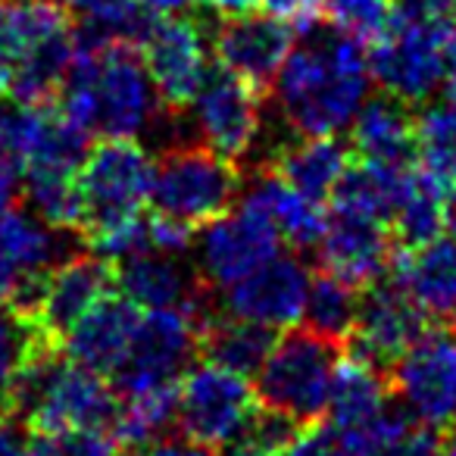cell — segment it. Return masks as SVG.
<instances>
[{
    "label": "cell",
    "instance_id": "44dd1931",
    "mask_svg": "<svg viewBox=\"0 0 456 456\" xmlns=\"http://www.w3.org/2000/svg\"><path fill=\"white\" fill-rule=\"evenodd\" d=\"M391 275L406 288L431 322H456V238H435L422 248H400Z\"/></svg>",
    "mask_w": 456,
    "mask_h": 456
},
{
    "label": "cell",
    "instance_id": "3957f363",
    "mask_svg": "<svg viewBox=\"0 0 456 456\" xmlns=\"http://www.w3.org/2000/svg\"><path fill=\"white\" fill-rule=\"evenodd\" d=\"M76 57V20L63 0H0V69L13 103L60 97Z\"/></svg>",
    "mask_w": 456,
    "mask_h": 456
},
{
    "label": "cell",
    "instance_id": "ee69618b",
    "mask_svg": "<svg viewBox=\"0 0 456 456\" xmlns=\"http://www.w3.org/2000/svg\"><path fill=\"white\" fill-rule=\"evenodd\" d=\"M0 456H32L22 437L10 425H0Z\"/></svg>",
    "mask_w": 456,
    "mask_h": 456
},
{
    "label": "cell",
    "instance_id": "4dcf8cb0",
    "mask_svg": "<svg viewBox=\"0 0 456 456\" xmlns=\"http://www.w3.org/2000/svg\"><path fill=\"white\" fill-rule=\"evenodd\" d=\"M356 316H360V288L325 273V269L313 275L310 297H306L304 306L306 329L344 344L354 335Z\"/></svg>",
    "mask_w": 456,
    "mask_h": 456
},
{
    "label": "cell",
    "instance_id": "7a4b0ae2",
    "mask_svg": "<svg viewBox=\"0 0 456 456\" xmlns=\"http://www.w3.org/2000/svg\"><path fill=\"white\" fill-rule=\"evenodd\" d=\"M57 101L76 126L101 138H138L163 107L144 57L132 45L78 51Z\"/></svg>",
    "mask_w": 456,
    "mask_h": 456
},
{
    "label": "cell",
    "instance_id": "cb8c5ba5",
    "mask_svg": "<svg viewBox=\"0 0 456 456\" xmlns=\"http://www.w3.org/2000/svg\"><path fill=\"white\" fill-rule=\"evenodd\" d=\"M138 319L141 306H134L128 297H113L110 294L63 338L66 356L110 379L113 369L122 362V356H126L128 344H132Z\"/></svg>",
    "mask_w": 456,
    "mask_h": 456
},
{
    "label": "cell",
    "instance_id": "1f68e13d",
    "mask_svg": "<svg viewBox=\"0 0 456 456\" xmlns=\"http://www.w3.org/2000/svg\"><path fill=\"white\" fill-rule=\"evenodd\" d=\"M310 425L273 406H256L222 453L225 456H291L294 444Z\"/></svg>",
    "mask_w": 456,
    "mask_h": 456
},
{
    "label": "cell",
    "instance_id": "603a6c76",
    "mask_svg": "<svg viewBox=\"0 0 456 456\" xmlns=\"http://www.w3.org/2000/svg\"><path fill=\"white\" fill-rule=\"evenodd\" d=\"M350 141L360 159L381 166H416L419 159V132L416 116L410 113V103L385 94L362 103L350 126Z\"/></svg>",
    "mask_w": 456,
    "mask_h": 456
},
{
    "label": "cell",
    "instance_id": "ffe728a7",
    "mask_svg": "<svg viewBox=\"0 0 456 456\" xmlns=\"http://www.w3.org/2000/svg\"><path fill=\"white\" fill-rule=\"evenodd\" d=\"M116 288V266L97 254L66 256L45 281V294L35 310V322L51 341L63 338Z\"/></svg>",
    "mask_w": 456,
    "mask_h": 456
},
{
    "label": "cell",
    "instance_id": "ab89813d",
    "mask_svg": "<svg viewBox=\"0 0 456 456\" xmlns=\"http://www.w3.org/2000/svg\"><path fill=\"white\" fill-rule=\"evenodd\" d=\"M291 456H356V453L329 428V425H325V428L310 425V428L300 435V441L294 444Z\"/></svg>",
    "mask_w": 456,
    "mask_h": 456
},
{
    "label": "cell",
    "instance_id": "f907efd6",
    "mask_svg": "<svg viewBox=\"0 0 456 456\" xmlns=\"http://www.w3.org/2000/svg\"><path fill=\"white\" fill-rule=\"evenodd\" d=\"M7 416V397H4V391H0V419Z\"/></svg>",
    "mask_w": 456,
    "mask_h": 456
},
{
    "label": "cell",
    "instance_id": "816d5d0a",
    "mask_svg": "<svg viewBox=\"0 0 456 456\" xmlns=\"http://www.w3.org/2000/svg\"><path fill=\"white\" fill-rule=\"evenodd\" d=\"M453 329H456V322H453Z\"/></svg>",
    "mask_w": 456,
    "mask_h": 456
},
{
    "label": "cell",
    "instance_id": "5bb4252c",
    "mask_svg": "<svg viewBox=\"0 0 456 456\" xmlns=\"http://www.w3.org/2000/svg\"><path fill=\"white\" fill-rule=\"evenodd\" d=\"M391 394L422 422L456 419V335L431 325L387 372Z\"/></svg>",
    "mask_w": 456,
    "mask_h": 456
},
{
    "label": "cell",
    "instance_id": "6da1fadb",
    "mask_svg": "<svg viewBox=\"0 0 456 456\" xmlns=\"http://www.w3.org/2000/svg\"><path fill=\"white\" fill-rule=\"evenodd\" d=\"M369 53L338 28H306L275 78V103L285 126L306 138L341 134L354 126L369 94Z\"/></svg>",
    "mask_w": 456,
    "mask_h": 456
},
{
    "label": "cell",
    "instance_id": "484cf974",
    "mask_svg": "<svg viewBox=\"0 0 456 456\" xmlns=\"http://www.w3.org/2000/svg\"><path fill=\"white\" fill-rule=\"evenodd\" d=\"M269 169L279 172L304 197L325 203L335 197L344 172L350 169V151L338 141V134H325V138L300 134L269 153Z\"/></svg>",
    "mask_w": 456,
    "mask_h": 456
},
{
    "label": "cell",
    "instance_id": "2e32d148",
    "mask_svg": "<svg viewBox=\"0 0 456 456\" xmlns=\"http://www.w3.org/2000/svg\"><path fill=\"white\" fill-rule=\"evenodd\" d=\"M209 47L222 69L266 94L294 51V28L273 13H235L213 28Z\"/></svg>",
    "mask_w": 456,
    "mask_h": 456
},
{
    "label": "cell",
    "instance_id": "30bf717a",
    "mask_svg": "<svg viewBox=\"0 0 456 456\" xmlns=\"http://www.w3.org/2000/svg\"><path fill=\"white\" fill-rule=\"evenodd\" d=\"M66 256L63 228H53L38 213L10 209L0 219V306L35 316L47 275Z\"/></svg>",
    "mask_w": 456,
    "mask_h": 456
},
{
    "label": "cell",
    "instance_id": "f546056e",
    "mask_svg": "<svg viewBox=\"0 0 456 456\" xmlns=\"http://www.w3.org/2000/svg\"><path fill=\"white\" fill-rule=\"evenodd\" d=\"M172 425H178V385L122 397L110 435L122 450H141L163 441Z\"/></svg>",
    "mask_w": 456,
    "mask_h": 456
},
{
    "label": "cell",
    "instance_id": "f35d334b",
    "mask_svg": "<svg viewBox=\"0 0 456 456\" xmlns=\"http://www.w3.org/2000/svg\"><path fill=\"white\" fill-rule=\"evenodd\" d=\"M260 4L266 7V13L285 20L288 26H297L300 32L316 26L325 7V0H260Z\"/></svg>",
    "mask_w": 456,
    "mask_h": 456
},
{
    "label": "cell",
    "instance_id": "8d00e7d4",
    "mask_svg": "<svg viewBox=\"0 0 456 456\" xmlns=\"http://www.w3.org/2000/svg\"><path fill=\"white\" fill-rule=\"evenodd\" d=\"M372 456H444V441L435 425L412 416L400 431H394Z\"/></svg>",
    "mask_w": 456,
    "mask_h": 456
},
{
    "label": "cell",
    "instance_id": "74e56055",
    "mask_svg": "<svg viewBox=\"0 0 456 456\" xmlns=\"http://www.w3.org/2000/svg\"><path fill=\"white\" fill-rule=\"evenodd\" d=\"M147 222H151V244L159 254L184 256L194 248L197 228L184 225V222H178V219H169V216H159V213H153V219H147Z\"/></svg>",
    "mask_w": 456,
    "mask_h": 456
},
{
    "label": "cell",
    "instance_id": "c3c4849f",
    "mask_svg": "<svg viewBox=\"0 0 456 456\" xmlns=\"http://www.w3.org/2000/svg\"><path fill=\"white\" fill-rule=\"evenodd\" d=\"M447 78H456V26L447 38Z\"/></svg>",
    "mask_w": 456,
    "mask_h": 456
},
{
    "label": "cell",
    "instance_id": "60d3db41",
    "mask_svg": "<svg viewBox=\"0 0 456 456\" xmlns=\"http://www.w3.org/2000/svg\"><path fill=\"white\" fill-rule=\"evenodd\" d=\"M119 456H219V450H209L184 437V441H157L141 450H122Z\"/></svg>",
    "mask_w": 456,
    "mask_h": 456
},
{
    "label": "cell",
    "instance_id": "9a60e30c",
    "mask_svg": "<svg viewBox=\"0 0 456 456\" xmlns=\"http://www.w3.org/2000/svg\"><path fill=\"white\" fill-rule=\"evenodd\" d=\"M281 238L250 209L238 207L207 222L197 238V269L207 288L225 291L281 254Z\"/></svg>",
    "mask_w": 456,
    "mask_h": 456
},
{
    "label": "cell",
    "instance_id": "b9f144b4",
    "mask_svg": "<svg viewBox=\"0 0 456 456\" xmlns=\"http://www.w3.org/2000/svg\"><path fill=\"white\" fill-rule=\"evenodd\" d=\"M20 184H22L20 166H16L7 153H0V219L13 209L16 194H20Z\"/></svg>",
    "mask_w": 456,
    "mask_h": 456
},
{
    "label": "cell",
    "instance_id": "277c9868",
    "mask_svg": "<svg viewBox=\"0 0 456 456\" xmlns=\"http://www.w3.org/2000/svg\"><path fill=\"white\" fill-rule=\"evenodd\" d=\"M7 419L32 431L51 428H103L110 431L119 412V391L101 372L60 356V347L41 350L26 362L4 391Z\"/></svg>",
    "mask_w": 456,
    "mask_h": 456
},
{
    "label": "cell",
    "instance_id": "d4e9b609",
    "mask_svg": "<svg viewBox=\"0 0 456 456\" xmlns=\"http://www.w3.org/2000/svg\"><path fill=\"white\" fill-rule=\"evenodd\" d=\"M391 406V381L385 372H379L369 362L347 356L341 360V369L335 375V387L329 397V428L341 437L344 444H350L354 437H360L369 425H375V419Z\"/></svg>",
    "mask_w": 456,
    "mask_h": 456
},
{
    "label": "cell",
    "instance_id": "4316f807",
    "mask_svg": "<svg viewBox=\"0 0 456 456\" xmlns=\"http://www.w3.org/2000/svg\"><path fill=\"white\" fill-rule=\"evenodd\" d=\"M275 341L279 338H275L273 329L250 322V319L228 316V313L225 316L213 313L200 329V350L207 354V360L219 362V366L232 369L238 375H248V379L263 369Z\"/></svg>",
    "mask_w": 456,
    "mask_h": 456
},
{
    "label": "cell",
    "instance_id": "7dc6e473",
    "mask_svg": "<svg viewBox=\"0 0 456 456\" xmlns=\"http://www.w3.org/2000/svg\"><path fill=\"white\" fill-rule=\"evenodd\" d=\"M441 441H444V456H456V419L447 422V431L441 435Z\"/></svg>",
    "mask_w": 456,
    "mask_h": 456
},
{
    "label": "cell",
    "instance_id": "f6af8a7d",
    "mask_svg": "<svg viewBox=\"0 0 456 456\" xmlns=\"http://www.w3.org/2000/svg\"><path fill=\"white\" fill-rule=\"evenodd\" d=\"M254 4H260V0H207V7H213L216 13H222V16L250 13V10H254Z\"/></svg>",
    "mask_w": 456,
    "mask_h": 456
},
{
    "label": "cell",
    "instance_id": "f1b7e54d",
    "mask_svg": "<svg viewBox=\"0 0 456 456\" xmlns=\"http://www.w3.org/2000/svg\"><path fill=\"white\" fill-rule=\"evenodd\" d=\"M453 184L441 175L428 172L425 166H412L406 178L403 200L394 213L391 232L400 248H422V244L441 238L444 232V200Z\"/></svg>",
    "mask_w": 456,
    "mask_h": 456
},
{
    "label": "cell",
    "instance_id": "d6a6232c",
    "mask_svg": "<svg viewBox=\"0 0 456 456\" xmlns=\"http://www.w3.org/2000/svg\"><path fill=\"white\" fill-rule=\"evenodd\" d=\"M419 166L456 184V103H435L416 116Z\"/></svg>",
    "mask_w": 456,
    "mask_h": 456
},
{
    "label": "cell",
    "instance_id": "e0dca14e",
    "mask_svg": "<svg viewBox=\"0 0 456 456\" xmlns=\"http://www.w3.org/2000/svg\"><path fill=\"white\" fill-rule=\"evenodd\" d=\"M310 285L313 273L304 266V260H297L291 254H279L269 263H263L256 273H250L248 279L238 281V285L225 288L216 304L228 316L250 319V322L281 331L304 319Z\"/></svg>",
    "mask_w": 456,
    "mask_h": 456
},
{
    "label": "cell",
    "instance_id": "83f0119b",
    "mask_svg": "<svg viewBox=\"0 0 456 456\" xmlns=\"http://www.w3.org/2000/svg\"><path fill=\"white\" fill-rule=\"evenodd\" d=\"M410 169L412 166L400 169V166H381L360 159V163L344 172L331 203H335V209H347V213H360L391 225L394 213H397L400 200H403Z\"/></svg>",
    "mask_w": 456,
    "mask_h": 456
},
{
    "label": "cell",
    "instance_id": "9c48e42d",
    "mask_svg": "<svg viewBox=\"0 0 456 456\" xmlns=\"http://www.w3.org/2000/svg\"><path fill=\"white\" fill-rule=\"evenodd\" d=\"M260 397L248 375H238L219 362H197L178 385V428L188 441L209 450H225Z\"/></svg>",
    "mask_w": 456,
    "mask_h": 456
},
{
    "label": "cell",
    "instance_id": "ac0fdd59",
    "mask_svg": "<svg viewBox=\"0 0 456 456\" xmlns=\"http://www.w3.org/2000/svg\"><path fill=\"white\" fill-rule=\"evenodd\" d=\"M116 288L141 310H188L200 319V329L216 313L213 288L200 273L172 254L144 250L116 263Z\"/></svg>",
    "mask_w": 456,
    "mask_h": 456
},
{
    "label": "cell",
    "instance_id": "7402d4cb",
    "mask_svg": "<svg viewBox=\"0 0 456 456\" xmlns=\"http://www.w3.org/2000/svg\"><path fill=\"white\" fill-rule=\"evenodd\" d=\"M241 207L260 216L281 241H288L300 254L316 250L325 235V225H329L322 203L304 197L273 169L256 172L254 184H248V191H244Z\"/></svg>",
    "mask_w": 456,
    "mask_h": 456
},
{
    "label": "cell",
    "instance_id": "7bdbcfd3",
    "mask_svg": "<svg viewBox=\"0 0 456 456\" xmlns=\"http://www.w3.org/2000/svg\"><path fill=\"white\" fill-rule=\"evenodd\" d=\"M151 16H184L194 10L197 0H138Z\"/></svg>",
    "mask_w": 456,
    "mask_h": 456
},
{
    "label": "cell",
    "instance_id": "836d02e7",
    "mask_svg": "<svg viewBox=\"0 0 456 456\" xmlns=\"http://www.w3.org/2000/svg\"><path fill=\"white\" fill-rule=\"evenodd\" d=\"M47 347H60V344L51 341L32 316L13 306H0V391H7V385L26 369V362Z\"/></svg>",
    "mask_w": 456,
    "mask_h": 456
},
{
    "label": "cell",
    "instance_id": "52a82bcc",
    "mask_svg": "<svg viewBox=\"0 0 456 456\" xmlns=\"http://www.w3.org/2000/svg\"><path fill=\"white\" fill-rule=\"evenodd\" d=\"M241 191V166L207 144H172L157 159L151 203L153 213L203 228L232 209Z\"/></svg>",
    "mask_w": 456,
    "mask_h": 456
},
{
    "label": "cell",
    "instance_id": "681fc988",
    "mask_svg": "<svg viewBox=\"0 0 456 456\" xmlns=\"http://www.w3.org/2000/svg\"><path fill=\"white\" fill-rule=\"evenodd\" d=\"M447 101L456 103V78H447Z\"/></svg>",
    "mask_w": 456,
    "mask_h": 456
},
{
    "label": "cell",
    "instance_id": "d6986e66",
    "mask_svg": "<svg viewBox=\"0 0 456 456\" xmlns=\"http://www.w3.org/2000/svg\"><path fill=\"white\" fill-rule=\"evenodd\" d=\"M394 254H397V238L387 222L347 209H331L325 235L316 248L319 266L356 285L360 291L391 273Z\"/></svg>",
    "mask_w": 456,
    "mask_h": 456
},
{
    "label": "cell",
    "instance_id": "7c38bea8",
    "mask_svg": "<svg viewBox=\"0 0 456 456\" xmlns=\"http://www.w3.org/2000/svg\"><path fill=\"white\" fill-rule=\"evenodd\" d=\"M263 94L232 72H209L207 85L191 103V128L219 157L241 166L263 134Z\"/></svg>",
    "mask_w": 456,
    "mask_h": 456
},
{
    "label": "cell",
    "instance_id": "8fae6325",
    "mask_svg": "<svg viewBox=\"0 0 456 456\" xmlns=\"http://www.w3.org/2000/svg\"><path fill=\"white\" fill-rule=\"evenodd\" d=\"M138 51L166 113L182 116L191 110L209 78V45L200 22L191 16H163L151 26Z\"/></svg>",
    "mask_w": 456,
    "mask_h": 456
},
{
    "label": "cell",
    "instance_id": "4fadbf2b",
    "mask_svg": "<svg viewBox=\"0 0 456 456\" xmlns=\"http://www.w3.org/2000/svg\"><path fill=\"white\" fill-rule=\"evenodd\" d=\"M431 329V319L391 275L362 288L360 316L350 341V356L369 362L379 372H391L394 362Z\"/></svg>",
    "mask_w": 456,
    "mask_h": 456
},
{
    "label": "cell",
    "instance_id": "bcb514c9",
    "mask_svg": "<svg viewBox=\"0 0 456 456\" xmlns=\"http://www.w3.org/2000/svg\"><path fill=\"white\" fill-rule=\"evenodd\" d=\"M444 232L450 238H456V184L450 188L447 200H444Z\"/></svg>",
    "mask_w": 456,
    "mask_h": 456
},
{
    "label": "cell",
    "instance_id": "5b68a950",
    "mask_svg": "<svg viewBox=\"0 0 456 456\" xmlns=\"http://www.w3.org/2000/svg\"><path fill=\"white\" fill-rule=\"evenodd\" d=\"M341 344L313 329H294L275 341L256 372L260 403L313 425L329 410L335 375L341 369Z\"/></svg>",
    "mask_w": 456,
    "mask_h": 456
},
{
    "label": "cell",
    "instance_id": "e575fe53",
    "mask_svg": "<svg viewBox=\"0 0 456 456\" xmlns=\"http://www.w3.org/2000/svg\"><path fill=\"white\" fill-rule=\"evenodd\" d=\"M391 13L394 0H325L322 7V16L331 28L369 45L387 28Z\"/></svg>",
    "mask_w": 456,
    "mask_h": 456
},
{
    "label": "cell",
    "instance_id": "ba28073f",
    "mask_svg": "<svg viewBox=\"0 0 456 456\" xmlns=\"http://www.w3.org/2000/svg\"><path fill=\"white\" fill-rule=\"evenodd\" d=\"M194 350H200V319L194 313L147 310L110 381L119 397L175 387L182 385Z\"/></svg>",
    "mask_w": 456,
    "mask_h": 456
},
{
    "label": "cell",
    "instance_id": "8992f818",
    "mask_svg": "<svg viewBox=\"0 0 456 456\" xmlns=\"http://www.w3.org/2000/svg\"><path fill=\"white\" fill-rule=\"evenodd\" d=\"M157 159L138 144V138H103L91 147L78 169L82 197V238L101 235L128 219H138L151 200Z\"/></svg>",
    "mask_w": 456,
    "mask_h": 456
},
{
    "label": "cell",
    "instance_id": "d590c367",
    "mask_svg": "<svg viewBox=\"0 0 456 456\" xmlns=\"http://www.w3.org/2000/svg\"><path fill=\"white\" fill-rule=\"evenodd\" d=\"M32 456H119L122 447L103 428H51L32 431Z\"/></svg>",
    "mask_w": 456,
    "mask_h": 456
}]
</instances>
